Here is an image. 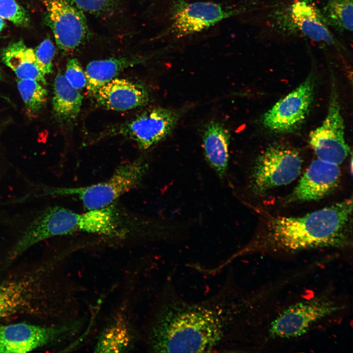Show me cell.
Returning <instances> with one entry per match:
<instances>
[{
  "instance_id": "cell-2",
  "label": "cell",
  "mask_w": 353,
  "mask_h": 353,
  "mask_svg": "<svg viewBox=\"0 0 353 353\" xmlns=\"http://www.w3.org/2000/svg\"><path fill=\"white\" fill-rule=\"evenodd\" d=\"M352 211L351 198L302 217H270L257 236L234 256L257 251L345 247L350 244Z\"/></svg>"
},
{
  "instance_id": "cell-24",
  "label": "cell",
  "mask_w": 353,
  "mask_h": 353,
  "mask_svg": "<svg viewBox=\"0 0 353 353\" xmlns=\"http://www.w3.org/2000/svg\"><path fill=\"white\" fill-rule=\"evenodd\" d=\"M0 18L20 26L29 22L27 12L15 0H0Z\"/></svg>"
},
{
  "instance_id": "cell-16",
  "label": "cell",
  "mask_w": 353,
  "mask_h": 353,
  "mask_svg": "<svg viewBox=\"0 0 353 353\" xmlns=\"http://www.w3.org/2000/svg\"><path fill=\"white\" fill-rule=\"evenodd\" d=\"M148 57L141 56H122L94 60L87 65L86 88L91 95L98 89L125 69L145 62Z\"/></svg>"
},
{
  "instance_id": "cell-7",
  "label": "cell",
  "mask_w": 353,
  "mask_h": 353,
  "mask_svg": "<svg viewBox=\"0 0 353 353\" xmlns=\"http://www.w3.org/2000/svg\"><path fill=\"white\" fill-rule=\"evenodd\" d=\"M80 321L64 325L41 326L24 323L0 327V353H25L51 342L71 337L80 331Z\"/></svg>"
},
{
  "instance_id": "cell-10",
  "label": "cell",
  "mask_w": 353,
  "mask_h": 353,
  "mask_svg": "<svg viewBox=\"0 0 353 353\" xmlns=\"http://www.w3.org/2000/svg\"><path fill=\"white\" fill-rule=\"evenodd\" d=\"M314 87V76L309 75L298 87L263 115L262 122L264 126L277 133H286L297 129L310 110Z\"/></svg>"
},
{
  "instance_id": "cell-12",
  "label": "cell",
  "mask_w": 353,
  "mask_h": 353,
  "mask_svg": "<svg viewBox=\"0 0 353 353\" xmlns=\"http://www.w3.org/2000/svg\"><path fill=\"white\" fill-rule=\"evenodd\" d=\"M237 12L236 9L211 2L180 1L173 9L171 31L177 38L188 36L213 26Z\"/></svg>"
},
{
  "instance_id": "cell-26",
  "label": "cell",
  "mask_w": 353,
  "mask_h": 353,
  "mask_svg": "<svg viewBox=\"0 0 353 353\" xmlns=\"http://www.w3.org/2000/svg\"><path fill=\"white\" fill-rule=\"evenodd\" d=\"M75 7L82 11L95 15H101L114 9L116 0H69Z\"/></svg>"
},
{
  "instance_id": "cell-25",
  "label": "cell",
  "mask_w": 353,
  "mask_h": 353,
  "mask_svg": "<svg viewBox=\"0 0 353 353\" xmlns=\"http://www.w3.org/2000/svg\"><path fill=\"white\" fill-rule=\"evenodd\" d=\"M38 67L44 75L52 73L53 60L55 47L52 42L47 38L34 50Z\"/></svg>"
},
{
  "instance_id": "cell-18",
  "label": "cell",
  "mask_w": 353,
  "mask_h": 353,
  "mask_svg": "<svg viewBox=\"0 0 353 353\" xmlns=\"http://www.w3.org/2000/svg\"><path fill=\"white\" fill-rule=\"evenodd\" d=\"M2 62L10 68L18 79H34L46 85L45 75L39 70L34 50L22 41L11 43L0 53Z\"/></svg>"
},
{
  "instance_id": "cell-4",
  "label": "cell",
  "mask_w": 353,
  "mask_h": 353,
  "mask_svg": "<svg viewBox=\"0 0 353 353\" xmlns=\"http://www.w3.org/2000/svg\"><path fill=\"white\" fill-rule=\"evenodd\" d=\"M149 168L142 158L119 166L107 180L87 186L52 188L48 192L58 196H76L88 210L102 208L139 184Z\"/></svg>"
},
{
  "instance_id": "cell-28",
  "label": "cell",
  "mask_w": 353,
  "mask_h": 353,
  "mask_svg": "<svg viewBox=\"0 0 353 353\" xmlns=\"http://www.w3.org/2000/svg\"><path fill=\"white\" fill-rule=\"evenodd\" d=\"M5 25V22L4 20L0 18V33L1 32L2 29H3Z\"/></svg>"
},
{
  "instance_id": "cell-19",
  "label": "cell",
  "mask_w": 353,
  "mask_h": 353,
  "mask_svg": "<svg viewBox=\"0 0 353 353\" xmlns=\"http://www.w3.org/2000/svg\"><path fill=\"white\" fill-rule=\"evenodd\" d=\"M35 280H14L0 284V319L28 310L32 305Z\"/></svg>"
},
{
  "instance_id": "cell-23",
  "label": "cell",
  "mask_w": 353,
  "mask_h": 353,
  "mask_svg": "<svg viewBox=\"0 0 353 353\" xmlns=\"http://www.w3.org/2000/svg\"><path fill=\"white\" fill-rule=\"evenodd\" d=\"M326 21L342 30H353V0H328L324 8Z\"/></svg>"
},
{
  "instance_id": "cell-5",
  "label": "cell",
  "mask_w": 353,
  "mask_h": 353,
  "mask_svg": "<svg viewBox=\"0 0 353 353\" xmlns=\"http://www.w3.org/2000/svg\"><path fill=\"white\" fill-rule=\"evenodd\" d=\"M302 164L301 155L293 148L271 145L256 159L251 175V189L260 195L287 185L300 175Z\"/></svg>"
},
{
  "instance_id": "cell-15",
  "label": "cell",
  "mask_w": 353,
  "mask_h": 353,
  "mask_svg": "<svg viewBox=\"0 0 353 353\" xmlns=\"http://www.w3.org/2000/svg\"><path fill=\"white\" fill-rule=\"evenodd\" d=\"M230 137L227 128L217 121L207 123L202 132L205 160L222 179L226 176L228 166Z\"/></svg>"
},
{
  "instance_id": "cell-13",
  "label": "cell",
  "mask_w": 353,
  "mask_h": 353,
  "mask_svg": "<svg viewBox=\"0 0 353 353\" xmlns=\"http://www.w3.org/2000/svg\"><path fill=\"white\" fill-rule=\"evenodd\" d=\"M341 172L338 165L319 159L312 162L288 197L289 202L319 200L337 186Z\"/></svg>"
},
{
  "instance_id": "cell-6",
  "label": "cell",
  "mask_w": 353,
  "mask_h": 353,
  "mask_svg": "<svg viewBox=\"0 0 353 353\" xmlns=\"http://www.w3.org/2000/svg\"><path fill=\"white\" fill-rule=\"evenodd\" d=\"M181 114L180 110L160 107L151 108L110 127L101 133L100 137L121 135L134 141L140 149L147 150L171 134Z\"/></svg>"
},
{
  "instance_id": "cell-3",
  "label": "cell",
  "mask_w": 353,
  "mask_h": 353,
  "mask_svg": "<svg viewBox=\"0 0 353 353\" xmlns=\"http://www.w3.org/2000/svg\"><path fill=\"white\" fill-rule=\"evenodd\" d=\"M78 232L122 237L124 231L114 203L84 213H76L60 206L47 207L29 224L16 245L20 250L25 252L50 238Z\"/></svg>"
},
{
  "instance_id": "cell-20",
  "label": "cell",
  "mask_w": 353,
  "mask_h": 353,
  "mask_svg": "<svg viewBox=\"0 0 353 353\" xmlns=\"http://www.w3.org/2000/svg\"><path fill=\"white\" fill-rule=\"evenodd\" d=\"M291 15L295 25L310 39L328 44L333 42L325 21L313 4L297 0L292 5Z\"/></svg>"
},
{
  "instance_id": "cell-11",
  "label": "cell",
  "mask_w": 353,
  "mask_h": 353,
  "mask_svg": "<svg viewBox=\"0 0 353 353\" xmlns=\"http://www.w3.org/2000/svg\"><path fill=\"white\" fill-rule=\"evenodd\" d=\"M46 17L57 45L65 52L81 45L89 35L82 11L67 0H45Z\"/></svg>"
},
{
  "instance_id": "cell-1",
  "label": "cell",
  "mask_w": 353,
  "mask_h": 353,
  "mask_svg": "<svg viewBox=\"0 0 353 353\" xmlns=\"http://www.w3.org/2000/svg\"><path fill=\"white\" fill-rule=\"evenodd\" d=\"M245 307L231 274L209 297L188 302L169 284L148 333L154 353L231 352Z\"/></svg>"
},
{
  "instance_id": "cell-27",
  "label": "cell",
  "mask_w": 353,
  "mask_h": 353,
  "mask_svg": "<svg viewBox=\"0 0 353 353\" xmlns=\"http://www.w3.org/2000/svg\"><path fill=\"white\" fill-rule=\"evenodd\" d=\"M64 76L69 83L78 90L86 86L87 77L79 61L72 58L68 61Z\"/></svg>"
},
{
  "instance_id": "cell-21",
  "label": "cell",
  "mask_w": 353,
  "mask_h": 353,
  "mask_svg": "<svg viewBox=\"0 0 353 353\" xmlns=\"http://www.w3.org/2000/svg\"><path fill=\"white\" fill-rule=\"evenodd\" d=\"M132 343L133 336L127 324L123 320H116L102 330L95 352H125L130 348Z\"/></svg>"
},
{
  "instance_id": "cell-17",
  "label": "cell",
  "mask_w": 353,
  "mask_h": 353,
  "mask_svg": "<svg viewBox=\"0 0 353 353\" xmlns=\"http://www.w3.org/2000/svg\"><path fill=\"white\" fill-rule=\"evenodd\" d=\"M83 97L73 87L64 74L58 72L53 83L52 112L60 123L70 124L77 118L82 105Z\"/></svg>"
},
{
  "instance_id": "cell-8",
  "label": "cell",
  "mask_w": 353,
  "mask_h": 353,
  "mask_svg": "<svg viewBox=\"0 0 353 353\" xmlns=\"http://www.w3.org/2000/svg\"><path fill=\"white\" fill-rule=\"evenodd\" d=\"M327 115L321 125L310 133V143L318 159L336 165L348 156L350 148L345 139L337 86L332 78Z\"/></svg>"
},
{
  "instance_id": "cell-9",
  "label": "cell",
  "mask_w": 353,
  "mask_h": 353,
  "mask_svg": "<svg viewBox=\"0 0 353 353\" xmlns=\"http://www.w3.org/2000/svg\"><path fill=\"white\" fill-rule=\"evenodd\" d=\"M341 308L331 300L322 296L295 303L282 311L271 322L269 334L274 338L299 337L315 323Z\"/></svg>"
},
{
  "instance_id": "cell-29",
  "label": "cell",
  "mask_w": 353,
  "mask_h": 353,
  "mask_svg": "<svg viewBox=\"0 0 353 353\" xmlns=\"http://www.w3.org/2000/svg\"><path fill=\"white\" fill-rule=\"evenodd\" d=\"M4 78V76L1 72V70L0 69V80H2Z\"/></svg>"
},
{
  "instance_id": "cell-22",
  "label": "cell",
  "mask_w": 353,
  "mask_h": 353,
  "mask_svg": "<svg viewBox=\"0 0 353 353\" xmlns=\"http://www.w3.org/2000/svg\"><path fill=\"white\" fill-rule=\"evenodd\" d=\"M17 87L28 113H38L47 101V90L40 82L31 78L18 79Z\"/></svg>"
},
{
  "instance_id": "cell-14",
  "label": "cell",
  "mask_w": 353,
  "mask_h": 353,
  "mask_svg": "<svg viewBox=\"0 0 353 353\" xmlns=\"http://www.w3.org/2000/svg\"><path fill=\"white\" fill-rule=\"evenodd\" d=\"M102 107L124 111L147 105L150 94L146 87L126 79L114 78L100 87L93 95Z\"/></svg>"
}]
</instances>
